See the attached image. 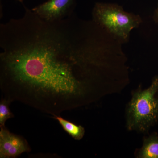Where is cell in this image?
I'll list each match as a JSON object with an SVG mask.
<instances>
[{"instance_id": "4", "label": "cell", "mask_w": 158, "mask_h": 158, "mask_svg": "<svg viewBox=\"0 0 158 158\" xmlns=\"http://www.w3.org/2000/svg\"><path fill=\"white\" fill-rule=\"evenodd\" d=\"M77 0H48L33 9L38 17L48 22L61 20L73 14Z\"/></svg>"}, {"instance_id": "5", "label": "cell", "mask_w": 158, "mask_h": 158, "mask_svg": "<svg viewBox=\"0 0 158 158\" xmlns=\"http://www.w3.org/2000/svg\"><path fill=\"white\" fill-rule=\"evenodd\" d=\"M31 151L25 138L11 132L6 127H0V158H15Z\"/></svg>"}, {"instance_id": "3", "label": "cell", "mask_w": 158, "mask_h": 158, "mask_svg": "<svg viewBox=\"0 0 158 158\" xmlns=\"http://www.w3.org/2000/svg\"><path fill=\"white\" fill-rule=\"evenodd\" d=\"M94 22L108 30L114 36L126 40L131 31L141 22L138 15L124 11L115 4L97 3L92 11Z\"/></svg>"}, {"instance_id": "2", "label": "cell", "mask_w": 158, "mask_h": 158, "mask_svg": "<svg viewBox=\"0 0 158 158\" xmlns=\"http://www.w3.org/2000/svg\"><path fill=\"white\" fill-rule=\"evenodd\" d=\"M128 128L144 132L157 121L158 78L146 90L133 95L128 110Z\"/></svg>"}, {"instance_id": "8", "label": "cell", "mask_w": 158, "mask_h": 158, "mask_svg": "<svg viewBox=\"0 0 158 158\" xmlns=\"http://www.w3.org/2000/svg\"><path fill=\"white\" fill-rule=\"evenodd\" d=\"M11 102V101L2 97L0 102V127H6V122L14 117L9 108V105Z\"/></svg>"}, {"instance_id": "6", "label": "cell", "mask_w": 158, "mask_h": 158, "mask_svg": "<svg viewBox=\"0 0 158 158\" xmlns=\"http://www.w3.org/2000/svg\"><path fill=\"white\" fill-rule=\"evenodd\" d=\"M53 118L58 121L62 129L74 140L80 141L85 135V129L82 126L69 121L60 115L53 116Z\"/></svg>"}, {"instance_id": "7", "label": "cell", "mask_w": 158, "mask_h": 158, "mask_svg": "<svg viewBox=\"0 0 158 158\" xmlns=\"http://www.w3.org/2000/svg\"><path fill=\"white\" fill-rule=\"evenodd\" d=\"M138 156L141 158H158L157 136L152 135L145 139Z\"/></svg>"}, {"instance_id": "9", "label": "cell", "mask_w": 158, "mask_h": 158, "mask_svg": "<svg viewBox=\"0 0 158 158\" xmlns=\"http://www.w3.org/2000/svg\"><path fill=\"white\" fill-rule=\"evenodd\" d=\"M17 1H18V2H20L23 3V2L24 1V0H17Z\"/></svg>"}, {"instance_id": "10", "label": "cell", "mask_w": 158, "mask_h": 158, "mask_svg": "<svg viewBox=\"0 0 158 158\" xmlns=\"http://www.w3.org/2000/svg\"><path fill=\"white\" fill-rule=\"evenodd\" d=\"M157 16H158V12H157Z\"/></svg>"}, {"instance_id": "1", "label": "cell", "mask_w": 158, "mask_h": 158, "mask_svg": "<svg viewBox=\"0 0 158 158\" xmlns=\"http://www.w3.org/2000/svg\"><path fill=\"white\" fill-rule=\"evenodd\" d=\"M24 8L22 17L0 24L2 97L58 116L81 105L90 91L98 40L91 23L73 13L48 22Z\"/></svg>"}, {"instance_id": "11", "label": "cell", "mask_w": 158, "mask_h": 158, "mask_svg": "<svg viewBox=\"0 0 158 158\" xmlns=\"http://www.w3.org/2000/svg\"></svg>"}]
</instances>
